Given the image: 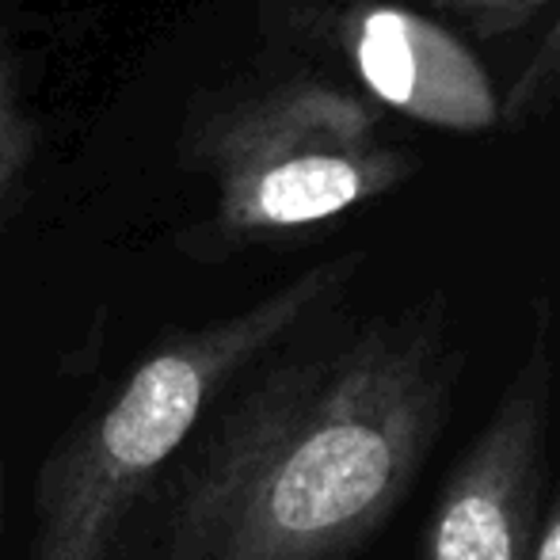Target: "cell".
Returning <instances> with one entry per match:
<instances>
[{"label": "cell", "mask_w": 560, "mask_h": 560, "mask_svg": "<svg viewBox=\"0 0 560 560\" xmlns=\"http://www.w3.org/2000/svg\"><path fill=\"white\" fill-rule=\"evenodd\" d=\"M325 320L225 393L141 560H347L405 508L465 374L454 302Z\"/></svg>", "instance_id": "1"}, {"label": "cell", "mask_w": 560, "mask_h": 560, "mask_svg": "<svg viewBox=\"0 0 560 560\" xmlns=\"http://www.w3.org/2000/svg\"><path fill=\"white\" fill-rule=\"evenodd\" d=\"M366 259L354 248L313 264L259 302L149 347L46 454L27 560H118L138 508L202 420L259 362L332 317Z\"/></svg>", "instance_id": "2"}, {"label": "cell", "mask_w": 560, "mask_h": 560, "mask_svg": "<svg viewBox=\"0 0 560 560\" xmlns=\"http://www.w3.org/2000/svg\"><path fill=\"white\" fill-rule=\"evenodd\" d=\"M191 153L218 187L210 233L222 248L339 222L389 199L423 168L370 100L320 73L236 92L202 118Z\"/></svg>", "instance_id": "3"}, {"label": "cell", "mask_w": 560, "mask_h": 560, "mask_svg": "<svg viewBox=\"0 0 560 560\" xmlns=\"http://www.w3.org/2000/svg\"><path fill=\"white\" fill-rule=\"evenodd\" d=\"M553 310L534 298L526 347L428 523V560H534L553 423Z\"/></svg>", "instance_id": "4"}, {"label": "cell", "mask_w": 560, "mask_h": 560, "mask_svg": "<svg viewBox=\"0 0 560 560\" xmlns=\"http://www.w3.org/2000/svg\"><path fill=\"white\" fill-rule=\"evenodd\" d=\"M294 27L336 54L377 112L450 133L500 126L492 73L462 35L397 0H305Z\"/></svg>", "instance_id": "5"}, {"label": "cell", "mask_w": 560, "mask_h": 560, "mask_svg": "<svg viewBox=\"0 0 560 560\" xmlns=\"http://www.w3.org/2000/svg\"><path fill=\"white\" fill-rule=\"evenodd\" d=\"M553 118H560V15L518 66L508 96H500V126L508 130H534Z\"/></svg>", "instance_id": "6"}, {"label": "cell", "mask_w": 560, "mask_h": 560, "mask_svg": "<svg viewBox=\"0 0 560 560\" xmlns=\"http://www.w3.org/2000/svg\"><path fill=\"white\" fill-rule=\"evenodd\" d=\"M408 4L431 20L446 23L454 35L495 43V38L523 31L557 0H408Z\"/></svg>", "instance_id": "7"}, {"label": "cell", "mask_w": 560, "mask_h": 560, "mask_svg": "<svg viewBox=\"0 0 560 560\" xmlns=\"http://www.w3.org/2000/svg\"><path fill=\"white\" fill-rule=\"evenodd\" d=\"M31 153H35V122L27 118L20 96V73H15V54L0 31V207L15 179L23 176Z\"/></svg>", "instance_id": "8"}, {"label": "cell", "mask_w": 560, "mask_h": 560, "mask_svg": "<svg viewBox=\"0 0 560 560\" xmlns=\"http://www.w3.org/2000/svg\"><path fill=\"white\" fill-rule=\"evenodd\" d=\"M534 560H560V488L541 515V530L534 541Z\"/></svg>", "instance_id": "9"}]
</instances>
